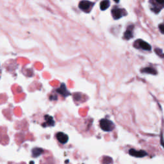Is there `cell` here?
<instances>
[{"label": "cell", "mask_w": 164, "mask_h": 164, "mask_svg": "<svg viewBox=\"0 0 164 164\" xmlns=\"http://www.w3.org/2000/svg\"><path fill=\"white\" fill-rule=\"evenodd\" d=\"M124 12L126 13L125 10L119 8L118 7H115L112 10V15L114 19H119L122 17L124 16H126V14H124Z\"/></svg>", "instance_id": "cell-5"}, {"label": "cell", "mask_w": 164, "mask_h": 164, "mask_svg": "<svg viewBox=\"0 0 164 164\" xmlns=\"http://www.w3.org/2000/svg\"><path fill=\"white\" fill-rule=\"evenodd\" d=\"M151 10L155 14H158L164 8V0H150Z\"/></svg>", "instance_id": "cell-1"}, {"label": "cell", "mask_w": 164, "mask_h": 164, "mask_svg": "<svg viewBox=\"0 0 164 164\" xmlns=\"http://www.w3.org/2000/svg\"><path fill=\"white\" fill-rule=\"evenodd\" d=\"M133 28H134L133 25H130L128 27L126 31L125 32V34H124V39L126 40H130L133 37Z\"/></svg>", "instance_id": "cell-9"}, {"label": "cell", "mask_w": 164, "mask_h": 164, "mask_svg": "<svg viewBox=\"0 0 164 164\" xmlns=\"http://www.w3.org/2000/svg\"><path fill=\"white\" fill-rule=\"evenodd\" d=\"M50 99H51V100H56V99H57V96H50Z\"/></svg>", "instance_id": "cell-16"}, {"label": "cell", "mask_w": 164, "mask_h": 164, "mask_svg": "<svg viewBox=\"0 0 164 164\" xmlns=\"http://www.w3.org/2000/svg\"><path fill=\"white\" fill-rule=\"evenodd\" d=\"M110 5V2L109 0H103L100 3V8L101 11H105Z\"/></svg>", "instance_id": "cell-13"}, {"label": "cell", "mask_w": 164, "mask_h": 164, "mask_svg": "<svg viewBox=\"0 0 164 164\" xmlns=\"http://www.w3.org/2000/svg\"><path fill=\"white\" fill-rule=\"evenodd\" d=\"M43 153H44V150H42V148H39V147L33 148L32 150V156L34 158L39 156L40 155H41Z\"/></svg>", "instance_id": "cell-12"}, {"label": "cell", "mask_w": 164, "mask_h": 164, "mask_svg": "<svg viewBox=\"0 0 164 164\" xmlns=\"http://www.w3.org/2000/svg\"><path fill=\"white\" fill-rule=\"evenodd\" d=\"M100 127L102 129L103 131L105 132H112L114 130L115 128V125L114 123L108 120V119H103L100 121Z\"/></svg>", "instance_id": "cell-2"}, {"label": "cell", "mask_w": 164, "mask_h": 164, "mask_svg": "<svg viewBox=\"0 0 164 164\" xmlns=\"http://www.w3.org/2000/svg\"><path fill=\"white\" fill-rule=\"evenodd\" d=\"M158 28H159V30H160V32L162 34H164V23H161V24H159Z\"/></svg>", "instance_id": "cell-15"}, {"label": "cell", "mask_w": 164, "mask_h": 164, "mask_svg": "<svg viewBox=\"0 0 164 164\" xmlns=\"http://www.w3.org/2000/svg\"><path fill=\"white\" fill-rule=\"evenodd\" d=\"M44 119H45L46 122H44L45 125H42V126H54V121L53 119V117L52 116H50L49 115H46L44 116Z\"/></svg>", "instance_id": "cell-10"}, {"label": "cell", "mask_w": 164, "mask_h": 164, "mask_svg": "<svg viewBox=\"0 0 164 164\" xmlns=\"http://www.w3.org/2000/svg\"><path fill=\"white\" fill-rule=\"evenodd\" d=\"M119 1H120V0H114V2H116V3H119Z\"/></svg>", "instance_id": "cell-17"}, {"label": "cell", "mask_w": 164, "mask_h": 164, "mask_svg": "<svg viewBox=\"0 0 164 164\" xmlns=\"http://www.w3.org/2000/svg\"><path fill=\"white\" fill-rule=\"evenodd\" d=\"M93 5L94 3H92L90 1H87V0H82L79 3V8L84 12H90Z\"/></svg>", "instance_id": "cell-4"}, {"label": "cell", "mask_w": 164, "mask_h": 164, "mask_svg": "<svg viewBox=\"0 0 164 164\" xmlns=\"http://www.w3.org/2000/svg\"><path fill=\"white\" fill-rule=\"evenodd\" d=\"M129 153H130V155L131 156H135V157H137V158H142V157H144L146 156H147V153L144 151H137L135 150H134V149H131V150L129 151Z\"/></svg>", "instance_id": "cell-6"}, {"label": "cell", "mask_w": 164, "mask_h": 164, "mask_svg": "<svg viewBox=\"0 0 164 164\" xmlns=\"http://www.w3.org/2000/svg\"><path fill=\"white\" fill-rule=\"evenodd\" d=\"M57 138L60 143L64 144H66L68 142L69 140V137L66 134H65L63 132H58L57 133Z\"/></svg>", "instance_id": "cell-8"}, {"label": "cell", "mask_w": 164, "mask_h": 164, "mask_svg": "<svg viewBox=\"0 0 164 164\" xmlns=\"http://www.w3.org/2000/svg\"><path fill=\"white\" fill-rule=\"evenodd\" d=\"M134 47L137 48H141L145 51L151 50V46L150 44H149L147 42L144 41L143 40L141 39H138L134 42Z\"/></svg>", "instance_id": "cell-3"}, {"label": "cell", "mask_w": 164, "mask_h": 164, "mask_svg": "<svg viewBox=\"0 0 164 164\" xmlns=\"http://www.w3.org/2000/svg\"><path fill=\"white\" fill-rule=\"evenodd\" d=\"M29 164H34V162L32 161V162H30V163H29Z\"/></svg>", "instance_id": "cell-18"}, {"label": "cell", "mask_w": 164, "mask_h": 164, "mask_svg": "<svg viewBox=\"0 0 164 164\" xmlns=\"http://www.w3.org/2000/svg\"><path fill=\"white\" fill-rule=\"evenodd\" d=\"M141 71L142 73L153 74V75H156L157 73H158V72H157V71L156 70V69L151 67H147L143 68V69H141Z\"/></svg>", "instance_id": "cell-11"}, {"label": "cell", "mask_w": 164, "mask_h": 164, "mask_svg": "<svg viewBox=\"0 0 164 164\" xmlns=\"http://www.w3.org/2000/svg\"><path fill=\"white\" fill-rule=\"evenodd\" d=\"M155 51L159 57H160L164 58V53H163L162 49H161L160 48H155Z\"/></svg>", "instance_id": "cell-14"}, {"label": "cell", "mask_w": 164, "mask_h": 164, "mask_svg": "<svg viewBox=\"0 0 164 164\" xmlns=\"http://www.w3.org/2000/svg\"><path fill=\"white\" fill-rule=\"evenodd\" d=\"M56 91L58 94H61V95L63 96L64 97H66L69 96H70V94H71L70 92L68 91V90L66 88V86L64 83H62L60 87L58 88H57Z\"/></svg>", "instance_id": "cell-7"}]
</instances>
